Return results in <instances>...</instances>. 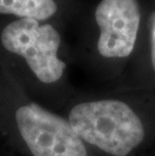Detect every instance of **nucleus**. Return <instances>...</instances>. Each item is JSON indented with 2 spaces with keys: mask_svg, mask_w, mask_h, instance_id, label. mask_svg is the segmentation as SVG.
Instances as JSON below:
<instances>
[{
  "mask_svg": "<svg viewBox=\"0 0 155 156\" xmlns=\"http://www.w3.org/2000/svg\"><path fill=\"white\" fill-rule=\"evenodd\" d=\"M69 123L82 140L113 156H126L144 140L138 115L124 102L101 100L76 105Z\"/></svg>",
  "mask_w": 155,
  "mask_h": 156,
  "instance_id": "obj_1",
  "label": "nucleus"
},
{
  "mask_svg": "<svg viewBox=\"0 0 155 156\" xmlns=\"http://www.w3.org/2000/svg\"><path fill=\"white\" fill-rule=\"evenodd\" d=\"M1 42L8 51L21 55L39 81H58L65 64L58 58L61 36L51 24L41 25L32 18H21L6 26Z\"/></svg>",
  "mask_w": 155,
  "mask_h": 156,
  "instance_id": "obj_2",
  "label": "nucleus"
},
{
  "mask_svg": "<svg viewBox=\"0 0 155 156\" xmlns=\"http://www.w3.org/2000/svg\"><path fill=\"white\" fill-rule=\"evenodd\" d=\"M21 137L34 156H88L83 140L69 121L35 103L16 111Z\"/></svg>",
  "mask_w": 155,
  "mask_h": 156,
  "instance_id": "obj_3",
  "label": "nucleus"
},
{
  "mask_svg": "<svg viewBox=\"0 0 155 156\" xmlns=\"http://www.w3.org/2000/svg\"><path fill=\"white\" fill-rule=\"evenodd\" d=\"M101 34L98 51L105 58H126L133 51L139 30L137 0H102L95 12Z\"/></svg>",
  "mask_w": 155,
  "mask_h": 156,
  "instance_id": "obj_4",
  "label": "nucleus"
},
{
  "mask_svg": "<svg viewBox=\"0 0 155 156\" xmlns=\"http://www.w3.org/2000/svg\"><path fill=\"white\" fill-rule=\"evenodd\" d=\"M54 0H0V13L44 20L57 11Z\"/></svg>",
  "mask_w": 155,
  "mask_h": 156,
  "instance_id": "obj_5",
  "label": "nucleus"
},
{
  "mask_svg": "<svg viewBox=\"0 0 155 156\" xmlns=\"http://www.w3.org/2000/svg\"><path fill=\"white\" fill-rule=\"evenodd\" d=\"M151 61H152L153 69L155 72V26L152 31V38H151Z\"/></svg>",
  "mask_w": 155,
  "mask_h": 156,
  "instance_id": "obj_6",
  "label": "nucleus"
}]
</instances>
